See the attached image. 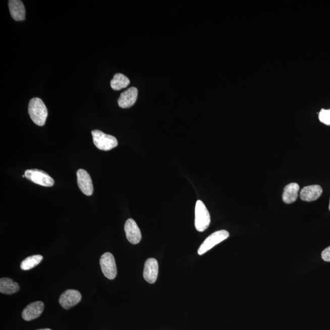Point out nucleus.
I'll return each mask as SVG.
<instances>
[{
  "label": "nucleus",
  "instance_id": "1",
  "mask_svg": "<svg viewBox=\"0 0 330 330\" xmlns=\"http://www.w3.org/2000/svg\"><path fill=\"white\" fill-rule=\"evenodd\" d=\"M28 114L31 120L39 126L44 125L47 120L48 112L44 103L39 98H32L29 103Z\"/></svg>",
  "mask_w": 330,
  "mask_h": 330
},
{
  "label": "nucleus",
  "instance_id": "2",
  "mask_svg": "<svg viewBox=\"0 0 330 330\" xmlns=\"http://www.w3.org/2000/svg\"><path fill=\"white\" fill-rule=\"evenodd\" d=\"M210 224V215L204 202L197 201L195 207V225L199 232H204Z\"/></svg>",
  "mask_w": 330,
  "mask_h": 330
},
{
  "label": "nucleus",
  "instance_id": "3",
  "mask_svg": "<svg viewBox=\"0 0 330 330\" xmlns=\"http://www.w3.org/2000/svg\"><path fill=\"white\" fill-rule=\"evenodd\" d=\"M92 135L94 145L98 149L107 151L118 146V142L117 138L114 136L106 134L100 130H93L92 131Z\"/></svg>",
  "mask_w": 330,
  "mask_h": 330
},
{
  "label": "nucleus",
  "instance_id": "4",
  "mask_svg": "<svg viewBox=\"0 0 330 330\" xmlns=\"http://www.w3.org/2000/svg\"><path fill=\"white\" fill-rule=\"evenodd\" d=\"M229 237H230V233L226 230H220L212 233L204 240L199 248L198 251L199 255H203L215 246L227 239Z\"/></svg>",
  "mask_w": 330,
  "mask_h": 330
},
{
  "label": "nucleus",
  "instance_id": "5",
  "mask_svg": "<svg viewBox=\"0 0 330 330\" xmlns=\"http://www.w3.org/2000/svg\"><path fill=\"white\" fill-rule=\"evenodd\" d=\"M100 264L104 276L107 279L114 280L117 277V264L115 257L112 253H104L100 259Z\"/></svg>",
  "mask_w": 330,
  "mask_h": 330
},
{
  "label": "nucleus",
  "instance_id": "6",
  "mask_svg": "<svg viewBox=\"0 0 330 330\" xmlns=\"http://www.w3.org/2000/svg\"><path fill=\"white\" fill-rule=\"evenodd\" d=\"M25 177L29 180L43 187H50L54 185V180L43 171L33 169L28 170L25 173Z\"/></svg>",
  "mask_w": 330,
  "mask_h": 330
},
{
  "label": "nucleus",
  "instance_id": "7",
  "mask_svg": "<svg viewBox=\"0 0 330 330\" xmlns=\"http://www.w3.org/2000/svg\"><path fill=\"white\" fill-rule=\"evenodd\" d=\"M81 300L82 295L79 291L69 289L61 295L59 302L64 309H69L77 305Z\"/></svg>",
  "mask_w": 330,
  "mask_h": 330
},
{
  "label": "nucleus",
  "instance_id": "8",
  "mask_svg": "<svg viewBox=\"0 0 330 330\" xmlns=\"http://www.w3.org/2000/svg\"><path fill=\"white\" fill-rule=\"evenodd\" d=\"M77 176V183L80 190L86 196L92 195L94 188L88 173L85 170L80 169L78 170Z\"/></svg>",
  "mask_w": 330,
  "mask_h": 330
},
{
  "label": "nucleus",
  "instance_id": "9",
  "mask_svg": "<svg viewBox=\"0 0 330 330\" xmlns=\"http://www.w3.org/2000/svg\"><path fill=\"white\" fill-rule=\"evenodd\" d=\"M124 230L130 243L136 245L140 242L142 237L141 231L134 219L129 218L127 220Z\"/></svg>",
  "mask_w": 330,
  "mask_h": 330
},
{
  "label": "nucleus",
  "instance_id": "10",
  "mask_svg": "<svg viewBox=\"0 0 330 330\" xmlns=\"http://www.w3.org/2000/svg\"><path fill=\"white\" fill-rule=\"evenodd\" d=\"M158 263L154 258L147 259L144 264L143 277L147 283L153 284L157 280Z\"/></svg>",
  "mask_w": 330,
  "mask_h": 330
},
{
  "label": "nucleus",
  "instance_id": "11",
  "mask_svg": "<svg viewBox=\"0 0 330 330\" xmlns=\"http://www.w3.org/2000/svg\"><path fill=\"white\" fill-rule=\"evenodd\" d=\"M44 309V304L42 302L31 303L22 312V318L26 321H30L38 318Z\"/></svg>",
  "mask_w": 330,
  "mask_h": 330
},
{
  "label": "nucleus",
  "instance_id": "12",
  "mask_svg": "<svg viewBox=\"0 0 330 330\" xmlns=\"http://www.w3.org/2000/svg\"><path fill=\"white\" fill-rule=\"evenodd\" d=\"M138 97V89L132 87L123 92L119 98L118 105L123 108H128L134 105Z\"/></svg>",
  "mask_w": 330,
  "mask_h": 330
},
{
  "label": "nucleus",
  "instance_id": "13",
  "mask_svg": "<svg viewBox=\"0 0 330 330\" xmlns=\"http://www.w3.org/2000/svg\"><path fill=\"white\" fill-rule=\"evenodd\" d=\"M323 190L320 185H309L303 188L300 193L302 201L311 202L317 200L322 195Z\"/></svg>",
  "mask_w": 330,
  "mask_h": 330
},
{
  "label": "nucleus",
  "instance_id": "14",
  "mask_svg": "<svg viewBox=\"0 0 330 330\" xmlns=\"http://www.w3.org/2000/svg\"><path fill=\"white\" fill-rule=\"evenodd\" d=\"M9 8L11 16L16 21H22L25 19V8L22 2L20 0L9 1Z\"/></svg>",
  "mask_w": 330,
  "mask_h": 330
},
{
  "label": "nucleus",
  "instance_id": "15",
  "mask_svg": "<svg viewBox=\"0 0 330 330\" xmlns=\"http://www.w3.org/2000/svg\"><path fill=\"white\" fill-rule=\"evenodd\" d=\"M299 185L297 183H291L286 185L283 193V201L286 204L293 203L299 196Z\"/></svg>",
  "mask_w": 330,
  "mask_h": 330
},
{
  "label": "nucleus",
  "instance_id": "16",
  "mask_svg": "<svg viewBox=\"0 0 330 330\" xmlns=\"http://www.w3.org/2000/svg\"><path fill=\"white\" fill-rule=\"evenodd\" d=\"M18 283L14 282L8 278H3L0 280V292L4 294L11 295L19 291Z\"/></svg>",
  "mask_w": 330,
  "mask_h": 330
},
{
  "label": "nucleus",
  "instance_id": "17",
  "mask_svg": "<svg viewBox=\"0 0 330 330\" xmlns=\"http://www.w3.org/2000/svg\"><path fill=\"white\" fill-rule=\"evenodd\" d=\"M130 80L126 75L122 74H117L114 75V79L111 81V87L115 91L121 90L129 85Z\"/></svg>",
  "mask_w": 330,
  "mask_h": 330
},
{
  "label": "nucleus",
  "instance_id": "18",
  "mask_svg": "<svg viewBox=\"0 0 330 330\" xmlns=\"http://www.w3.org/2000/svg\"><path fill=\"white\" fill-rule=\"evenodd\" d=\"M42 256L39 255V254L28 257L27 258L23 260L21 265H20V268H21L23 270H31V269L33 268L37 265H39L40 262L42 261Z\"/></svg>",
  "mask_w": 330,
  "mask_h": 330
},
{
  "label": "nucleus",
  "instance_id": "19",
  "mask_svg": "<svg viewBox=\"0 0 330 330\" xmlns=\"http://www.w3.org/2000/svg\"><path fill=\"white\" fill-rule=\"evenodd\" d=\"M318 119L321 123L330 126V109H322L318 114Z\"/></svg>",
  "mask_w": 330,
  "mask_h": 330
},
{
  "label": "nucleus",
  "instance_id": "20",
  "mask_svg": "<svg viewBox=\"0 0 330 330\" xmlns=\"http://www.w3.org/2000/svg\"><path fill=\"white\" fill-rule=\"evenodd\" d=\"M322 258L326 262H330V246L322 251Z\"/></svg>",
  "mask_w": 330,
  "mask_h": 330
},
{
  "label": "nucleus",
  "instance_id": "21",
  "mask_svg": "<svg viewBox=\"0 0 330 330\" xmlns=\"http://www.w3.org/2000/svg\"><path fill=\"white\" fill-rule=\"evenodd\" d=\"M37 330H51V329H48V328H45V329H37Z\"/></svg>",
  "mask_w": 330,
  "mask_h": 330
},
{
  "label": "nucleus",
  "instance_id": "22",
  "mask_svg": "<svg viewBox=\"0 0 330 330\" xmlns=\"http://www.w3.org/2000/svg\"><path fill=\"white\" fill-rule=\"evenodd\" d=\"M329 210H330V199H329Z\"/></svg>",
  "mask_w": 330,
  "mask_h": 330
}]
</instances>
